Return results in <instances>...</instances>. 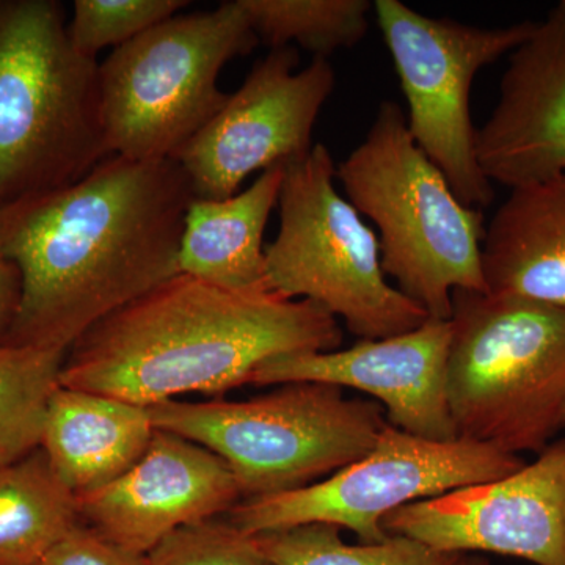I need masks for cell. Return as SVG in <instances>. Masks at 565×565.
<instances>
[{"label": "cell", "instance_id": "cell-1", "mask_svg": "<svg viewBox=\"0 0 565 565\" xmlns=\"http://www.w3.org/2000/svg\"><path fill=\"white\" fill-rule=\"evenodd\" d=\"M195 199L177 161L109 156L76 184L0 211V248L21 274L3 343L68 352L96 322L180 274Z\"/></svg>", "mask_w": 565, "mask_h": 565}, {"label": "cell", "instance_id": "cell-2", "mask_svg": "<svg viewBox=\"0 0 565 565\" xmlns=\"http://www.w3.org/2000/svg\"><path fill=\"white\" fill-rule=\"evenodd\" d=\"M341 344L338 319L311 300L226 291L177 274L82 334L61 385L150 407L232 392L267 360Z\"/></svg>", "mask_w": 565, "mask_h": 565}, {"label": "cell", "instance_id": "cell-3", "mask_svg": "<svg viewBox=\"0 0 565 565\" xmlns=\"http://www.w3.org/2000/svg\"><path fill=\"white\" fill-rule=\"evenodd\" d=\"M99 63L57 0H0V211L76 184L109 158Z\"/></svg>", "mask_w": 565, "mask_h": 565}, {"label": "cell", "instance_id": "cell-4", "mask_svg": "<svg viewBox=\"0 0 565 565\" xmlns=\"http://www.w3.org/2000/svg\"><path fill=\"white\" fill-rule=\"evenodd\" d=\"M334 177L359 214L377 226L386 277L429 318H451L456 289L487 292L484 212L457 199L415 143L399 104L381 103L366 137Z\"/></svg>", "mask_w": 565, "mask_h": 565}, {"label": "cell", "instance_id": "cell-5", "mask_svg": "<svg viewBox=\"0 0 565 565\" xmlns=\"http://www.w3.org/2000/svg\"><path fill=\"white\" fill-rule=\"evenodd\" d=\"M449 321L446 399L457 438L539 455L563 430L565 311L456 289Z\"/></svg>", "mask_w": 565, "mask_h": 565}, {"label": "cell", "instance_id": "cell-6", "mask_svg": "<svg viewBox=\"0 0 565 565\" xmlns=\"http://www.w3.org/2000/svg\"><path fill=\"white\" fill-rule=\"evenodd\" d=\"M156 429L181 435L225 460L244 500L315 484L373 449L386 424L374 401L340 386L291 382L247 401L150 405Z\"/></svg>", "mask_w": 565, "mask_h": 565}, {"label": "cell", "instance_id": "cell-7", "mask_svg": "<svg viewBox=\"0 0 565 565\" xmlns=\"http://www.w3.org/2000/svg\"><path fill=\"white\" fill-rule=\"evenodd\" d=\"M258 44L243 3L230 0L115 47L98 70L107 154L174 161L228 99L217 85L223 66Z\"/></svg>", "mask_w": 565, "mask_h": 565}, {"label": "cell", "instance_id": "cell-8", "mask_svg": "<svg viewBox=\"0 0 565 565\" xmlns=\"http://www.w3.org/2000/svg\"><path fill=\"white\" fill-rule=\"evenodd\" d=\"M334 173L322 143L285 167L280 230L264 248L269 291L318 303L359 340L411 332L429 315L386 280L379 239L338 192Z\"/></svg>", "mask_w": 565, "mask_h": 565}, {"label": "cell", "instance_id": "cell-9", "mask_svg": "<svg viewBox=\"0 0 565 565\" xmlns=\"http://www.w3.org/2000/svg\"><path fill=\"white\" fill-rule=\"evenodd\" d=\"M525 463L494 446L429 440L386 422L362 459L302 489L241 501L225 519L247 535L326 523L377 544L388 537L386 516L405 505L504 478Z\"/></svg>", "mask_w": 565, "mask_h": 565}, {"label": "cell", "instance_id": "cell-10", "mask_svg": "<svg viewBox=\"0 0 565 565\" xmlns=\"http://www.w3.org/2000/svg\"><path fill=\"white\" fill-rule=\"evenodd\" d=\"M373 6L407 99L411 136L445 174L457 199L484 210L494 191L476 156L471 85L484 66L525 43L537 22L475 28L451 18L426 17L399 0H377Z\"/></svg>", "mask_w": 565, "mask_h": 565}, {"label": "cell", "instance_id": "cell-11", "mask_svg": "<svg viewBox=\"0 0 565 565\" xmlns=\"http://www.w3.org/2000/svg\"><path fill=\"white\" fill-rule=\"evenodd\" d=\"M299 68V52L273 50L256 62L239 90L174 161L196 199L225 200L255 172L288 166L313 148V129L334 88L333 66L315 57Z\"/></svg>", "mask_w": 565, "mask_h": 565}, {"label": "cell", "instance_id": "cell-12", "mask_svg": "<svg viewBox=\"0 0 565 565\" xmlns=\"http://www.w3.org/2000/svg\"><path fill=\"white\" fill-rule=\"evenodd\" d=\"M382 526L438 552L565 565V437L515 473L405 505Z\"/></svg>", "mask_w": 565, "mask_h": 565}, {"label": "cell", "instance_id": "cell-13", "mask_svg": "<svg viewBox=\"0 0 565 565\" xmlns=\"http://www.w3.org/2000/svg\"><path fill=\"white\" fill-rule=\"evenodd\" d=\"M449 343L451 321L429 318L411 332L384 340L275 356L256 367L250 384L319 382L356 390L373 397L397 429L429 440H455L446 399Z\"/></svg>", "mask_w": 565, "mask_h": 565}, {"label": "cell", "instance_id": "cell-14", "mask_svg": "<svg viewBox=\"0 0 565 565\" xmlns=\"http://www.w3.org/2000/svg\"><path fill=\"white\" fill-rule=\"evenodd\" d=\"M76 500L82 523L147 556L181 527L225 516L243 497L225 460L181 435L156 429L126 473Z\"/></svg>", "mask_w": 565, "mask_h": 565}, {"label": "cell", "instance_id": "cell-15", "mask_svg": "<svg viewBox=\"0 0 565 565\" xmlns=\"http://www.w3.org/2000/svg\"><path fill=\"white\" fill-rule=\"evenodd\" d=\"M476 156L490 181L511 189L565 173V0L511 52Z\"/></svg>", "mask_w": 565, "mask_h": 565}, {"label": "cell", "instance_id": "cell-16", "mask_svg": "<svg viewBox=\"0 0 565 565\" xmlns=\"http://www.w3.org/2000/svg\"><path fill=\"white\" fill-rule=\"evenodd\" d=\"M487 292L565 311V173L511 189L486 228Z\"/></svg>", "mask_w": 565, "mask_h": 565}, {"label": "cell", "instance_id": "cell-17", "mask_svg": "<svg viewBox=\"0 0 565 565\" xmlns=\"http://www.w3.org/2000/svg\"><path fill=\"white\" fill-rule=\"evenodd\" d=\"M154 433L148 407L61 385L47 405L40 448L79 498L126 473Z\"/></svg>", "mask_w": 565, "mask_h": 565}, {"label": "cell", "instance_id": "cell-18", "mask_svg": "<svg viewBox=\"0 0 565 565\" xmlns=\"http://www.w3.org/2000/svg\"><path fill=\"white\" fill-rule=\"evenodd\" d=\"M285 166L273 167L244 192L195 199L185 214L178 269L226 291L270 292L264 232L278 204Z\"/></svg>", "mask_w": 565, "mask_h": 565}, {"label": "cell", "instance_id": "cell-19", "mask_svg": "<svg viewBox=\"0 0 565 565\" xmlns=\"http://www.w3.org/2000/svg\"><path fill=\"white\" fill-rule=\"evenodd\" d=\"M77 500L39 448L0 468V565H36L79 525Z\"/></svg>", "mask_w": 565, "mask_h": 565}, {"label": "cell", "instance_id": "cell-20", "mask_svg": "<svg viewBox=\"0 0 565 565\" xmlns=\"http://www.w3.org/2000/svg\"><path fill=\"white\" fill-rule=\"evenodd\" d=\"M65 351L0 343V468L40 448Z\"/></svg>", "mask_w": 565, "mask_h": 565}, {"label": "cell", "instance_id": "cell-21", "mask_svg": "<svg viewBox=\"0 0 565 565\" xmlns=\"http://www.w3.org/2000/svg\"><path fill=\"white\" fill-rule=\"evenodd\" d=\"M259 43L273 50L299 44L327 58L351 50L370 31L367 0H241Z\"/></svg>", "mask_w": 565, "mask_h": 565}, {"label": "cell", "instance_id": "cell-22", "mask_svg": "<svg viewBox=\"0 0 565 565\" xmlns=\"http://www.w3.org/2000/svg\"><path fill=\"white\" fill-rule=\"evenodd\" d=\"M341 531L311 523L252 539L275 565H456L463 556L438 552L403 535H388L377 544H348Z\"/></svg>", "mask_w": 565, "mask_h": 565}, {"label": "cell", "instance_id": "cell-23", "mask_svg": "<svg viewBox=\"0 0 565 565\" xmlns=\"http://www.w3.org/2000/svg\"><path fill=\"white\" fill-rule=\"evenodd\" d=\"M188 6L185 0H76L70 40L74 50L96 61L99 51L129 43Z\"/></svg>", "mask_w": 565, "mask_h": 565}, {"label": "cell", "instance_id": "cell-24", "mask_svg": "<svg viewBox=\"0 0 565 565\" xmlns=\"http://www.w3.org/2000/svg\"><path fill=\"white\" fill-rule=\"evenodd\" d=\"M148 565H275L225 516L181 527L147 555Z\"/></svg>", "mask_w": 565, "mask_h": 565}, {"label": "cell", "instance_id": "cell-25", "mask_svg": "<svg viewBox=\"0 0 565 565\" xmlns=\"http://www.w3.org/2000/svg\"><path fill=\"white\" fill-rule=\"evenodd\" d=\"M36 565H148V559L79 523Z\"/></svg>", "mask_w": 565, "mask_h": 565}, {"label": "cell", "instance_id": "cell-26", "mask_svg": "<svg viewBox=\"0 0 565 565\" xmlns=\"http://www.w3.org/2000/svg\"><path fill=\"white\" fill-rule=\"evenodd\" d=\"M21 303V274L0 248V343L9 334Z\"/></svg>", "mask_w": 565, "mask_h": 565}, {"label": "cell", "instance_id": "cell-27", "mask_svg": "<svg viewBox=\"0 0 565 565\" xmlns=\"http://www.w3.org/2000/svg\"><path fill=\"white\" fill-rule=\"evenodd\" d=\"M456 565H490L489 561L478 555H463L460 556L459 563Z\"/></svg>", "mask_w": 565, "mask_h": 565}, {"label": "cell", "instance_id": "cell-28", "mask_svg": "<svg viewBox=\"0 0 565 565\" xmlns=\"http://www.w3.org/2000/svg\"><path fill=\"white\" fill-rule=\"evenodd\" d=\"M563 429H565V416H564V424H563Z\"/></svg>", "mask_w": 565, "mask_h": 565}]
</instances>
